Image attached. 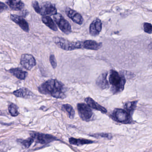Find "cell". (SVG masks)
Here are the masks:
<instances>
[{
    "label": "cell",
    "instance_id": "cell-1",
    "mask_svg": "<svg viewBox=\"0 0 152 152\" xmlns=\"http://www.w3.org/2000/svg\"><path fill=\"white\" fill-rule=\"evenodd\" d=\"M41 93L49 95L54 98L63 99L66 96V88L64 85L57 79H50L38 87Z\"/></svg>",
    "mask_w": 152,
    "mask_h": 152
},
{
    "label": "cell",
    "instance_id": "cell-2",
    "mask_svg": "<svg viewBox=\"0 0 152 152\" xmlns=\"http://www.w3.org/2000/svg\"><path fill=\"white\" fill-rule=\"evenodd\" d=\"M109 79L111 86V91L113 94H117L123 91L126 80L122 74H120L114 70H111Z\"/></svg>",
    "mask_w": 152,
    "mask_h": 152
},
{
    "label": "cell",
    "instance_id": "cell-3",
    "mask_svg": "<svg viewBox=\"0 0 152 152\" xmlns=\"http://www.w3.org/2000/svg\"><path fill=\"white\" fill-rule=\"evenodd\" d=\"M32 6L36 12L42 16L54 15L57 13L55 5L49 2H45L40 4L36 1L32 2Z\"/></svg>",
    "mask_w": 152,
    "mask_h": 152
},
{
    "label": "cell",
    "instance_id": "cell-4",
    "mask_svg": "<svg viewBox=\"0 0 152 152\" xmlns=\"http://www.w3.org/2000/svg\"><path fill=\"white\" fill-rule=\"evenodd\" d=\"M53 41L55 44L61 49L67 51L84 49V42H70L63 37H54Z\"/></svg>",
    "mask_w": 152,
    "mask_h": 152
},
{
    "label": "cell",
    "instance_id": "cell-5",
    "mask_svg": "<svg viewBox=\"0 0 152 152\" xmlns=\"http://www.w3.org/2000/svg\"><path fill=\"white\" fill-rule=\"evenodd\" d=\"M77 108L80 117L82 120L85 121L91 120L93 113L89 106L85 103H79L77 104Z\"/></svg>",
    "mask_w": 152,
    "mask_h": 152
},
{
    "label": "cell",
    "instance_id": "cell-6",
    "mask_svg": "<svg viewBox=\"0 0 152 152\" xmlns=\"http://www.w3.org/2000/svg\"><path fill=\"white\" fill-rule=\"evenodd\" d=\"M53 19L60 29L65 34L68 35L72 31L71 26L68 21L60 13H57L53 16Z\"/></svg>",
    "mask_w": 152,
    "mask_h": 152
},
{
    "label": "cell",
    "instance_id": "cell-7",
    "mask_svg": "<svg viewBox=\"0 0 152 152\" xmlns=\"http://www.w3.org/2000/svg\"><path fill=\"white\" fill-rule=\"evenodd\" d=\"M112 117L117 122L126 124L130 121V115L126 110L122 109H115L113 112Z\"/></svg>",
    "mask_w": 152,
    "mask_h": 152
},
{
    "label": "cell",
    "instance_id": "cell-8",
    "mask_svg": "<svg viewBox=\"0 0 152 152\" xmlns=\"http://www.w3.org/2000/svg\"><path fill=\"white\" fill-rule=\"evenodd\" d=\"M31 136L34 138V142L41 144H47L53 141L58 140L56 137L51 135L39 133H33L31 134Z\"/></svg>",
    "mask_w": 152,
    "mask_h": 152
},
{
    "label": "cell",
    "instance_id": "cell-9",
    "mask_svg": "<svg viewBox=\"0 0 152 152\" xmlns=\"http://www.w3.org/2000/svg\"><path fill=\"white\" fill-rule=\"evenodd\" d=\"M21 66L28 70H31L36 65V61L34 57L29 54H23L20 58Z\"/></svg>",
    "mask_w": 152,
    "mask_h": 152
},
{
    "label": "cell",
    "instance_id": "cell-10",
    "mask_svg": "<svg viewBox=\"0 0 152 152\" xmlns=\"http://www.w3.org/2000/svg\"><path fill=\"white\" fill-rule=\"evenodd\" d=\"M10 19L18 24L24 31L29 32V28L28 23L23 17L15 14H11L10 15Z\"/></svg>",
    "mask_w": 152,
    "mask_h": 152
},
{
    "label": "cell",
    "instance_id": "cell-11",
    "mask_svg": "<svg viewBox=\"0 0 152 152\" xmlns=\"http://www.w3.org/2000/svg\"><path fill=\"white\" fill-rule=\"evenodd\" d=\"M65 12L67 15L75 23L78 25H82L83 22V18L82 16L79 13L69 7L66 8Z\"/></svg>",
    "mask_w": 152,
    "mask_h": 152
},
{
    "label": "cell",
    "instance_id": "cell-12",
    "mask_svg": "<svg viewBox=\"0 0 152 152\" xmlns=\"http://www.w3.org/2000/svg\"><path fill=\"white\" fill-rule=\"evenodd\" d=\"M102 29V23L99 19L94 20L89 26V33L91 35L96 36L98 35Z\"/></svg>",
    "mask_w": 152,
    "mask_h": 152
},
{
    "label": "cell",
    "instance_id": "cell-13",
    "mask_svg": "<svg viewBox=\"0 0 152 152\" xmlns=\"http://www.w3.org/2000/svg\"><path fill=\"white\" fill-rule=\"evenodd\" d=\"M107 76L108 73L104 72L101 74L96 79V84L102 90L107 89L110 87L109 82L107 79Z\"/></svg>",
    "mask_w": 152,
    "mask_h": 152
},
{
    "label": "cell",
    "instance_id": "cell-14",
    "mask_svg": "<svg viewBox=\"0 0 152 152\" xmlns=\"http://www.w3.org/2000/svg\"><path fill=\"white\" fill-rule=\"evenodd\" d=\"M85 101L86 103L89 106L90 108L94 109L96 110L99 111L102 113H106L107 112V110L105 108L98 104L92 98H90V97H87L85 99Z\"/></svg>",
    "mask_w": 152,
    "mask_h": 152
},
{
    "label": "cell",
    "instance_id": "cell-15",
    "mask_svg": "<svg viewBox=\"0 0 152 152\" xmlns=\"http://www.w3.org/2000/svg\"><path fill=\"white\" fill-rule=\"evenodd\" d=\"M6 3L12 10L21 11L25 7L21 0H7Z\"/></svg>",
    "mask_w": 152,
    "mask_h": 152
},
{
    "label": "cell",
    "instance_id": "cell-16",
    "mask_svg": "<svg viewBox=\"0 0 152 152\" xmlns=\"http://www.w3.org/2000/svg\"><path fill=\"white\" fill-rule=\"evenodd\" d=\"M102 47V43L91 40L84 41V49L97 51Z\"/></svg>",
    "mask_w": 152,
    "mask_h": 152
},
{
    "label": "cell",
    "instance_id": "cell-17",
    "mask_svg": "<svg viewBox=\"0 0 152 152\" xmlns=\"http://www.w3.org/2000/svg\"><path fill=\"white\" fill-rule=\"evenodd\" d=\"M13 94L18 97L28 98L32 97L34 94L26 88H21L13 92Z\"/></svg>",
    "mask_w": 152,
    "mask_h": 152
},
{
    "label": "cell",
    "instance_id": "cell-18",
    "mask_svg": "<svg viewBox=\"0 0 152 152\" xmlns=\"http://www.w3.org/2000/svg\"><path fill=\"white\" fill-rule=\"evenodd\" d=\"M9 71L16 78L20 80L25 79L27 75V72L26 71H24L19 68H12Z\"/></svg>",
    "mask_w": 152,
    "mask_h": 152
},
{
    "label": "cell",
    "instance_id": "cell-19",
    "mask_svg": "<svg viewBox=\"0 0 152 152\" xmlns=\"http://www.w3.org/2000/svg\"><path fill=\"white\" fill-rule=\"evenodd\" d=\"M69 142L70 144L73 145H84L90 144L94 142V141L88 139H76L74 137H71L69 139Z\"/></svg>",
    "mask_w": 152,
    "mask_h": 152
},
{
    "label": "cell",
    "instance_id": "cell-20",
    "mask_svg": "<svg viewBox=\"0 0 152 152\" xmlns=\"http://www.w3.org/2000/svg\"><path fill=\"white\" fill-rule=\"evenodd\" d=\"M42 21L48 27L53 31H58V28L56 26L52 19L48 16H43L42 18Z\"/></svg>",
    "mask_w": 152,
    "mask_h": 152
},
{
    "label": "cell",
    "instance_id": "cell-21",
    "mask_svg": "<svg viewBox=\"0 0 152 152\" xmlns=\"http://www.w3.org/2000/svg\"><path fill=\"white\" fill-rule=\"evenodd\" d=\"M62 110L67 112L69 117L70 119H73L75 116V111L72 106L70 104H63L62 106Z\"/></svg>",
    "mask_w": 152,
    "mask_h": 152
},
{
    "label": "cell",
    "instance_id": "cell-22",
    "mask_svg": "<svg viewBox=\"0 0 152 152\" xmlns=\"http://www.w3.org/2000/svg\"><path fill=\"white\" fill-rule=\"evenodd\" d=\"M18 141L20 143L21 145L24 146L25 148H28L34 142V138L30 136V137L26 140H22V139H19Z\"/></svg>",
    "mask_w": 152,
    "mask_h": 152
},
{
    "label": "cell",
    "instance_id": "cell-23",
    "mask_svg": "<svg viewBox=\"0 0 152 152\" xmlns=\"http://www.w3.org/2000/svg\"><path fill=\"white\" fill-rule=\"evenodd\" d=\"M8 109L10 114L12 117H17L19 114V112L18 111V107L14 104L11 103L9 105Z\"/></svg>",
    "mask_w": 152,
    "mask_h": 152
},
{
    "label": "cell",
    "instance_id": "cell-24",
    "mask_svg": "<svg viewBox=\"0 0 152 152\" xmlns=\"http://www.w3.org/2000/svg\"><path fill=\"white\" fill-rule=\"evenodd\" d=\"M137 101L129 102L125 104V109L128 112L130 113L131 112L134 110L136 108Z\"/></svg>",
    "mask_w": 152,
    "mask_h": 152
},
{
    "label": "cell",
    "instance_id": "cell-25",
    "mask_svg": "<svg viewBox=\"0 0 152 152\" xmlns=\"http://www.w3.org/2000/svg\"><path fill=\"white\" fill-rule=\"evenodd\" d=\"M91 136L94 137H96V138H99V137H103V138H106V139L111 140L112 139V135L110 134H106V133H101V134H94Z\"/></svg>",
    "mask_w": 152,
    "mask_h": 152
},
{
    "label": "cell",
    "instance_id": "cell-26",
    "mask_svg": "<svg viewBox=\"0 0 152 152\" xmlns=\"http://www.w3.org/2000/svg\"><path fill=\"white\" fill-rule=\"evenodd\" d=\"M144 29L146 33L152 34V25L149 23H145L144 24Z\"/></svg>",
    "mask_w": 152,
    "mask_h": 152
},
{
    "label": "cell",
    "instance_id": "cell-27",
    "mask_svg": "<svg viewBox=\"0 0 152 152\" xmlns=\"http://www.w3.org/2000/svg\"><path fill=\"white\" fill-rule=\"evenodd\" d=\"M50 61L51 65L53 68L55 69L57 67V62L55 56L53 54H51L50 57Z\"/></svg>",
    "mask_w": 152,
    "mask_h": 152
},
{
    "label": "cell",
    "instance_id": "cell-28",
    "mask_svg": "<svg viewBox=\"0 0 152 152\" xmlns=\"http://www.w3.org/2000/svg\"><path fill=\"white\" fill-rule=\"evenodd\" d=\"M7 10H8L7 5L4 3L0 2V13Z\"/></svg>",
    "mask_w": 152,
    "mask_h": 152
},
{
    "label": "cell",
    "instance_id": "cell-29",
    "mask_svg": "<svg viewBox=\"0 0 152 152\" xmlns=\"http://www.w3.org/2000/svg\"><path fill=\"white\" fill-rule=\"evenodd\" d=\"M0 115H3L2 112L0 111Z\"/></svg>",
    "mask_w": 152,
    "mask_h": 152
}]
</instances>
